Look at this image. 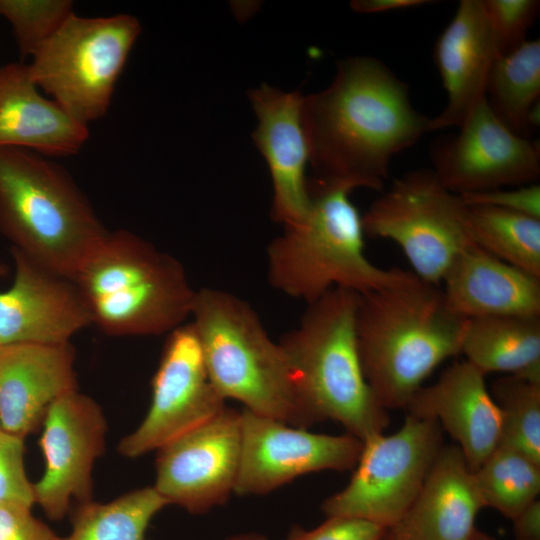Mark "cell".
<instances>
[{
    "label": "cell",
    "instance_id": "cell-1",
    "mask_svg": "<svg viewBox=\"0 0 540 540\" xmlns=\"http://www.w3.org/2000/svg\"><path fill=\"white\" fill-rule=\"evenodd\" d=\"M301 121L317 185L383 190L392 158L430 132L408 85L381 60L337 63L325 89L302 98Z\"/></svg>",
    "mask_w": 540,
    "mask_h": 540
},
{
    "label": "cell",
    "instance_id": "cell-2",
    "mask_svg": "<svg viewBox=\"0 0 540 540\" xmlns=\"http://www.w3.org/2000/svg\"><path fill=\"white\" fill-rule=\"evenodd\" d=\"M466 320L448 308L439 286L419 278L360 295L359 356L383 408L404 409L441 363L460 355Z\"/></svg>",
    "mask_w": 540,
    "mask_h": 540
},
{
    "label": "cell",
    "instance_id": "cell-3",
    "mask_svg": "<svg viewBox=\"0 0 540 540\" xmlns=\"http://www.w3.org/2000/svg\"><path fill=\"white\" fill-rule=\"evenodd\" d=\"M360 294L334 288L307 304L299 324L278 342L310 426L332 420L362 441L382 433L388 412L370 388L356 335Z\"/></svg>",
    "mask_w": 540,
    "mask_h": 540
},
{
    "label": "cell",
    "instance_id": "cell-4",
    "mask_svg": "<svg viewBox=\"0 0 540 540\" xmlns=\"http://www.w3.org/2000/svg\"><path fill=\"white\" fill-rule=\"evenodd\" d=\"M108 232L62 166L0 147V233L11 248L74 280Z\"/></svg>",
    "mask_w": 540,
    "mask_h": 540
},
{
    "label": "cell",
    "instance_id": "cell-5",
    "mask_svg": "<svg viewBox=\"0 0 540 540\" xmlns=\"http://www.w3.org/2000/svg\"><path fill=\"white\" fill-rule=\"evenodd\" d=\"M310 205L297 223L284 226L267 247L273 288L310 304L341 288L360 295L415 280L411 271L383 268L365 255L362 215L351 188L308 181Z\"/></svg>",
    "mask_w": 540,
    "mask_h": 540
},
{
    "label": "cell",
    "instance_id": "cell-6",
    "mask_svg": "<svg viewBox=\"0 0 540 540\" xmlns=\"http://www.w3.org/2000/svg\"><path fill=\"white\" fill-rule=\"evenodd\" d=\"M74 281L91 325L109 336L168 334L196 292L179 260L125 229L108 232Z\"/></svg>",
    "mask_w": 540,
    "mask_h": 540
},
{
    "label": "cell",
    "instance_id": "cell-7",
    "mask_svg": "<svg viewBox=\"0 0 540 540\" xmlns=\"http://www.w3.org/2000/svg\"><path fill=\"white\" fill-rule=\"evenodd\" d=\"M190 317L209 379L225 400L287 424H310L298 401L285 354L255 310L224 290H196Z\"/></svg>",
    "mask_w": 540,
    "mask_h": 540
},
{
    "label": "cell",
    "instance_id": "cell-8",
    "mask_svg": "<svg viewBox=\"0 0 540 540\" xmlns=\"http://www.w3.org/2000/svg\"><path fill=\"white\" fill-rule=\"evenodd\" d=\"M141 25L128 14L72 13L28 64L38 88L87 125L104 116Z\"/></svg>",
    "mask_w": 540,
    "mask_h": 540
},
{
    "label": "cell",
    "instance_id": "cell-9",
    "mask_svg": "<svg viewBox=\"0 0 540 540\" xmlns=\"http://www.w3.org/2000/svg\"><path fill=\"white\" fill-rule=\"evenodd\" d=\"M465 204L432 169L395 179L362 215L365 236L393 241L421 281L442 283L459 255L473 243L464 221Z\"/></svg>",
    "mask_w": 540,
    "mask_h": 540
},
{
    "label": "cell",
    "instance_id": "cell-10",
    "mask_svg": "<svg viewBox=\"0 0 540 540\" xmlns=\"http://www.w3.org/2000/svg\"><path fill=\"white\" fill-rule=\"evenodd\" d=\"M442 446V429L436 421L406 414L395 433L363 440L348 484L323 501L322 511L326 516H351L395 528Z\"/></svg>",
    "mask_w": 540,
    "mask_h": 540
},
{
    "label": "cell",
    "instance_id": "cell-11",
    "mask_svg": "<svg viewBox=\"0 0 540 540\" xmlns=\"http://www.w3.org/2000/svg\"><path fill=\"white\" fill-rule=\"evenodd\" d=\"M151 391L146 416L118 445L125 457L136 458L157 451L209 422L226 407V400L209 379L192 322L168 333Z\"/></svg>",
    "mask_w": 540,
    "mask_h": 540
},
{
    "label": "cell",
    "instance_id": "cell-12",
    "mask_svg": "<svg viewBox=\"0 0 540 540\" xmlns=\"http://www.w3.org/2000/svg\"><path fill=\"white\" fill-rule=\"evenodd\" d=\"M241 455L234 494L264 495L295 478L320 471L352 470L363 441L349 433H313L243 409Z\"/></svg>",
    "mask_w": 540,
    "mask_h": 540
},
{
    "label": "cell",
    "instance_id": "cell-13",
    "mask_svg": "<svg viewBox=\"0 0 540 540\" xmlns=\"http://www.w3.org/2000/svg\"><path fill=\"white\" fill-rule=\"evenodd\" d=\"M458 129L456 135L435 142L430 153L433 172L451 192H483L539 179V142L512 132L486 98Z\"/></svg>",
    "mask_w": 540,
    "mask_h": 540
},
{
    "label": "cell",
    "instance_id": "cell-14",
    "mask_svg": "<svg viewBox=\"0 0 540 540\" xmlns=\"http://www.w3.org/2000/svg\"><path fill=\"white\" fill-rule=\"evenodd\" d=\"M240 411L216 417L157 450L154 488L169 504L202 514L224 504L238 476Z\"/></svg>",
    "mask_w": 540,
    "mask_h": 540
},
{
    "label": "cell",
    "instance_id": "cell-15",
    "mask_svg": "<svg viewBox=\"0 0 540 540\" xmlns=\"http://www.w3.org/2000/svg\"><path fill=\"white\" fill-rule=\"evenodd\" d=\"M41 426L45 469L33 484L34 502L58 521L72 502L92 500V471L105 447L107 423L100 406L75 390L52 403Z\"/></svg>",
    "mask_w": 540,
    "mask_h": 540
},
{
    "label": "cell",
    "instance_id": "cell-16",
    "mask_svg": "<svg viewBox=\"0 0 540 540\" xmlns=\"http://www.w3.org/2000/svg\"><path fill=\"white\" fill-rule=\"evenodd\" d=\"M14 279L0 291V346L63 344L91 326L73 279L53 272L11 248Z\"/></svg>",
    "mask_w": 540,
    "mask_h": 540
},
{
    "label": "cell",
    "instance_id": "cell-17",
    "mask_svg": "<svg viewBox=\"0 0 540 540\" xmlns=\"http://www.w3.org/2000/svg\"><path fill=\"white\" fill-rule=\"evenodd\" d=\"M258 125L252 137L273 184L272 219L284 226L300 221L310 205L308 147L301 121L303 96L261 84L248 92Z\"/></svg>",
    "mask_w": 540,
    "mask_h": 540
},
{
    "label": "cell",
    "instance_id": "cell-18",
    "mask_svg": "<svg viewBox=\"0 0 540 540\" xmlns=\"http://www.w3.org/2000/svg\"><path fill=\"white\" fill-rule=\"evenodd\" d=\"M407 414L436 421L475 471L497 447L501 415L485 375L465 360L453 363L406 404Z\"/></svg>",
    "mask_w": 540,
    "mask_h": 540
},
{
    "label": "cell",
    "instance_id": "cell-19",
    "mask_svg": "<svg viewBox=\"0 0 540 540\" xmlns=\"http://www.w3.org/2000/svg\"><path fill=\"white\" fill-rule=\"evenodd\" d=\"M75 350L63 344L0 346V425L25 438L43 423L49 407L78 390Z\"/></svg>",
    "mask_w": 540,
    "mask_h": 540
},
{
    "label": "cell",
    "instance_id": "cell-20",
    "mask_svg": "<svg viewBox=\"0 0 540 540\" xmlns=\"http://www.w3.org/2000/svg\"><path fill=\"white\" fill-rule=\"evenodd\" d=\"M496 53L482 0H462L434 46V61L447 104L431 118L430 131L457 127L485 99Z\"/></svg>",
    "mask_w": 540,
    "mask_h": 540
},
{
    "label": "cell",
    "instance_id": "cell-21",
    "mask_svg": "<svg viewBox=\"0 0 540 540\" xmlns=\"http://www.w3.org/2000/svg\"><path fill=\"white\" fill-rule=\"evenodd\" d=\"M441 284L448 308L461 318L540 317V277L474 244L454 261Z\"/></svg>",
    "mask_w": 540,
    "mask_h": 540
},
{
    "label": "cell",
    "instance_id": "cell-22",
    "mask_svg": "<svg viewBox=\"0 0 540 540\" xmlns=\"http://www.w3.org/2000/svg\"><path fill=\"white\" fill-rule=\"evenodd\" d=\"M484 508L457 445L442 446L411 507L392 530L399 540H471Z\"/></svg>",
    "mask_w": 540,
    "mask_h": 540
},
{
    "label": "cell",
    "instance_id": "cell-23",
    "mask_svg": "<svg viewBox=\"0 0 540 540\" xmlns=\"http://www.w3.org/2000/svg\"><path fill=\"white\" fill-rule=\"evenodd\" d=\"M88 137L87 125L40 94L28 65L0 68V147L63 157L77 154Z\"/></svg>",
    "mask_w": 540,
    "mask_h": 540
},
{
    "label": "cell",
    "instance_id": "cell-24",
    "mask_svg": "<svg viewBox=\"0 0 540 540\" xmlns=\"http://www.w3.org/2000/svg\"><path fill=\"white\" fill-rule=\"evenodd\" d=\"M460 354L485 376L504 373L540 380V317L467 319Z\"/></svg>",
    "mask_w": 540,
    "mask_h": 540
},
{
    "label": "cell",
    "instance_id": "cell-25",
    "mask_svg": "<svg viewBox=\"0 0 540 540\" xmlns=\"http://www.w3.org/2000/svg\"><path fill=\"white\" fill-rule=\"evenodd\" d=\"M485 98L494 115L512 132L529 138L540 120V41L527 40L495 59Z\"/></svg>",
    "mask_w": 540,
    "mask_h": 540
},
{
    "label": "cell",
    "instance_id": "cell-26",
    "mask_svg": "<svg viewBox=\"0 0 540 540\" xmlns=\"http://www.w3.org/2000/svg\"><path fill=\"white\" fill-rule=\"evenodd\" d=\"M464 204L466 230L475 246L540 277V219L492 206Z\"/></svg>",
    "mask_w": 540,
    "mask_h": 540
},
{
    "label": "cell",
    "instance_id": "cell-27",
    "mask_svg": "<svg viewBox=\"0 0 540 540\" xmlns=\"http://www.w3.org/2000/svg\"><path fill=\"white\" fill-rule=\"evenodd\" d=\"M167 505L154 486L106 503H81L73 512L71 533L62 540H144L151 520Z\"/></svg>",
    "mask_w": 540,
    "mask_h": 540
},
{
    "label": "cell",
    "instance_id": "cell-28",
    "mask_svg": "<svg viewBox=\"0 0 540 540\" xmlns=\"http://www.w3.org/2000/svg\"><path fill=\"white\" fill-rule=\"evenodd\" d=\"M472 472L483 506L511 520L540 494V463L504 445Z\"/></svg>",
    "mask_w": 540,
    "mask_h": 540
},
{
    "label": "cell",
    "instance_id": "cell-29",
    "mask_svg": "<svg viewBox=\"0 0 540 540\" xmlns=\"http://www.w3.org/2000/svg\"><path fill=\"white\" fill-rule=\"evenodd\" d=\"M490 393L501 415L498 445L540 463V380L504 375L494 380Z\"/></svg>",
    "mask_w": 540,
    "mask_h": 540
},
{
    "label": "cell",
    "instance_id": "cell-30",
    "mask_svg": "<svg viewBox=\"0 0 540 540\" xmlns=\"http://www.w3.org/2000/svg\"><path fill=\"white\" fill-rule=\"evenodd\" d=\"M73 12L68 0H0L24 57L32 58Z\"/></svg>",
    "mask_w": 540,
    "mask_h": 540
},
{
    "label": "cell",
    "instance_id": "cell-31",
    "mask_svg": "<svg viewBox=\"0 0 540 540\" xmlns=\"http://www.w3.org/2000/svg\"><path fill=\"white\" fill-rule=\"evenodd\" d=\"M496 58L519 48L540 12L538 0H482Z\"/></svg>",
    "mask_w": 540,
    "mask_h": 540
},
{
    "label": "cell",
    "instance_id": "cell-32",
    "mask_svg": "<svg viewBox=\"0 0 540 540\" xmlns=\"http://www.w3.org/2000/svg\"><path fill=\"white\" fill-rule=\"evenodd\" d=\"M34 503L33 484L24 468V439L0 431V504Z\"/></svg>",
    "mask_w": 540,
    "mask_h": 540
},
{
    "label": "cell",
    "instance_id": "cell-33",
    "mask_svg": "<svg viewBox=\"0 0 540 540\" xmlns=\"http://www.w3.org/2000/svg\"><path fill=\"white\" fill-rule=\"evenodd\" d=\"M388 529L351 516H327L319 526L306 530L295 526L285 540H382Z\"/></svg>",
    "mask_w": 540,
    "mask_h": 540
},
{
    "label": "cell",
    "instance_id": "cell-34",
    "mask_svg": "<svg viewBox=\"0 0 540 540\" xmlns=\"http://www.w3.org/2000/svg\"><path fill=\"white\" fill-rule=\"evenodd\" d=\"M459 196L466 204L492 206L540 219V186L537 183Z\"/></svg>",
    "mask_w": 540,
    "mask_h": 540
},
{
    "label": "cell",
    "instance_id": "cell-35",
    "mask_svg": "<svg viewBox=\"0 0 540 540\" xmlns=\"http://www.w3.org/2000/svg\"><path fill=\"white\" fill-rule=\"evenodd\" d=\"M0 540H62V537L35 518L31 507L0 504Z\"/></svg>",
    "mask_w": 540,
    "mask_h": 540
},
{
    "label": "cell",
    "instance_id": "cell-36",
    "mask_svg": "<svg viewBox=\"0 0 540 540\" xmlns=\"http://www.w3.org/2000/svg\"><path fill=\"white\" fill-rule=\"evenodd\" d=\"M512 522L516 540H540L539 499L521 511Z\"/></svg>",
    "mask_w": 540,
    "mask_h": 540
},
{
    "label": "cell",
    "instance_id": "cell-37",
    "mask_svg": "<svg viewBox=\"0 0 540 540\" xmlns=\"http://www.w3.org/2000/svg\"><path fill=\"white\" fill-rule=\"evenodd\" d=\"M433 3L430 0H353L351 8L358 13H381Z\"/></svg>",
    "mask_w": 540,
    "mask_h": 540
},
{
    "label": "cell",
    "instance_id": "cell-38",
    "mask_svg": "<svg viewBox=\"0 0 540 540\" xmlns=\"http://www.w3.org/2000/svg\"><path fill=\"white\" fill-rule=\"evenodd\" d=\"M226 540H269V539L257 533H242V534L230 536Z\"/></svg>",
    "mask_w": 540,
    "mask_h": 540
},
{
    "label": "cell",
    "instance_id": "cell-39",
    "mask_svg": "<svg viewBox=\"0 0 540 540\" xmlns=\"http://www.w3.org/2000/svg\"><path fill=\"white\" fill-rule=\"evenodd\" d=\"M471 540H497V539L493 538L489 534L476 528L471 537Z\"/></svg>",
    "mask_w": 540,
    "mask_h": 540
},
{
    "label": "cell",
    "instance_id": "cell-40",
    "mask_svg": "<svg viewBox=\"0 0 540 540\" xmlns=\"http://www.w3.org/2000/svg\"><path fill=\"white\" fill-rule=\"evenodd\" d=\"M382 540H399L392 530H388Z\"/></svg>",
    "mask_w": 540,
    "mask_h": 540
},
{
    "label": "cell",
    "instance_id": "cell-41",
    "mask_svg": "<svg viewBox=\"0 0 540 540\" xmlns=\"http://www.w3.org/2000/svg\"><path fill=\"white\" fill-rule=\"evenodd\" d=\"M8 266L0 262V278L4 277L8 273Z\"/></svg>",
    "mask_w": 540,
    "mask_h": 540
},
{
    "label": "cell",
    "instance_id": "cell-42",
    "mask_svg": "<svg viewBox=\"0 0 540 540\" xmlns=\"http://www.w3.org/2000/svg\"><path fill=\"white\" fill-rule=\"evenodd\" d=\"M0 431H2V429H1V425H0Z\"/></svg>",
    "mask_w": 540,
    "mask_h": 540
}]
</instances>
